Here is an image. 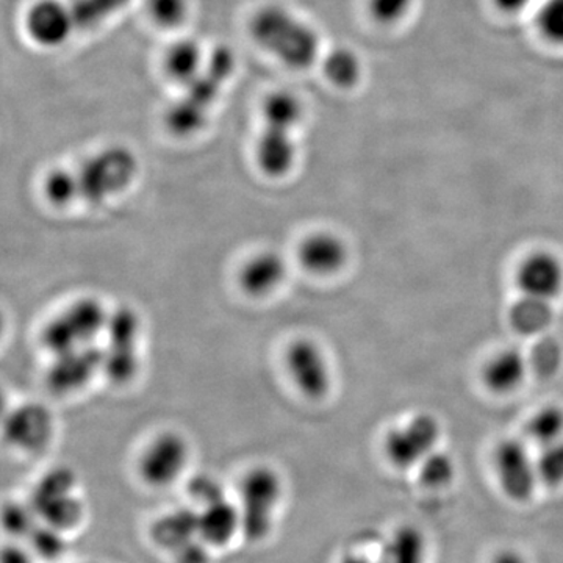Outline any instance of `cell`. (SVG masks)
<instances>
[{"label": "cell", "instance_id": "1", "mask_svg": "<svg viewBox=\"0 0 563 563\" xmlns=\"http://www.w3.org/2000/svg\"><path fill=\"white\" fill-rule=\"evenodd\" d=\"M236 58L231 47L218 46L207 57L202 73L172 103L165 114V125L177 139L198 135L209 122L211 110L220 101L221 92L232 79Z\"/></svg>", "mask_w": 563, "mask_h": 563}, {"label": "cell", "instance_id": "2", "mask_svg": "<svg viewBox=\"0 0 563 563\" xmlns=\"http://www.w3.org/2000/svg\"><path fill=\"white\" fill-rule=\"evenodd\" d=\"M263 125L255 143V162L266 177L288 176L298 161L295 132L303 118L301 99L295 92L277 90L262 106Z\"/></svg>", "mask_w": 563, "mask_h": 563}, {"label": "cell", "instance_id": "3", "mask_svg": "<svg viewBox=\"0 0 563 563\" xmlns=\"http://www.w3.org/2000/svg\"><path fill=\"white\" fill-rule=\"evenodd\" d=\"M250 31L252 40L287 68H310L320 55L317 31L284 7H263L251 18Z\"/></svg>", "mask_w": 563, "mask_h": 563}, {"label": "cell", "instance_id": "4", "mask_svg": "<svg viewBox=\"0 0 563 563\" xmlns=\"http://www.w3.org/2000/svg\"><path fill=\"white\" fill-rule=\"evenodd\" d=\"M284 477L269 465H255L243 474L236 490L242 539L258 544L273 536L285 501Z\"/></svg>", "mask_w": 563, "mask_h": 563}, {"label": "cell", "instance_id": "5", "mask_svg": "<svg viewBox=\"0 0 563 563\" xmlns=\"http://www.w3.org/2000/svg\"><path fill=\"white\" fill-rule=\"evenodd\" d=\"M136 155L125 146L103 147L90 155L76 173L77 202L99 207L129 190L139 177Z\"/></svg>", "mask_w": 563, "mask_h": 563}, {"label": "cell", "instance_id": "6", "mask_svg": "<svg viewBox=\"0 0 563 563\" xmlns=\"http://www.w3.org/2000/svg\"><path fill=\"white\" fill-rule=\"evenodd\" d=\"M110 312L98 298L74 299L51 317L40 332V343L47 354L80 350L102 340Z\"/></svg>", "mask_w": 563, "mask_h": 563}, {"label": "cell", "instance_id": "7", "mask_svg": "<svg viewBox=\"0 0 563 563\" xmlns=\"http://www.w3.org/2000/svg\"><path fill=\"white\" fill-rule=\"evenodd\" d=\"M41 523L68 533L77 531L87 517V503L77 474L69 466H55L36 481L31 498Z\"/></svg>", "mask_w": 563, "mask_h": 563}, {"label": "cell", "instance_id": "8", "mask_svg": "<svg viewBox=\"0 0 563 563\" xmlns=\"http://www.w3.org/2000/svg\"><path fill=\"white\" fill-rule=\"evenodd\" d=\"M141 333L139 313L131 307L110 312L101 344L102 376L110 383L124 385L135 379L141 365Z\"/></svg>", "mask_w": 563, "mask_h": 563}, {"label": "cell", "instance_id": "9", "mask_svg": "<svg viewBox=\"0 0 563 563\" xmlns=\"http://www.w3.org/2000/svg\"><path fill=\"white\" fill-rule=\"evenodd\" d=\"M190 461L188 440L179 432L165 431L144 444L136 462V473L141 483L151 490H166L187 474Z\"/></svg>", "mask_w": 563, "mask_h": 563}, {"label": "cell", "instance_id": "10", "mask_svg": "<svg viewBox=\"0 0 563 563\" xmlns=\"http://www.w3.org/2000/svg\"><path fill=\"white\" fill-rule=\"evenodd\" d=\"M442 428L435 417L429 413L415 415L409 421L393 428L385 435L383 450L393 468H417L439 446Z\"/></svg>", "mask_w": 563, "mask_h": 563}, {"label": "cell", "instance_id": "11", "mask_svg": "<svg viewBox=\"0 0 563 563\" xmlns=\"http://www.w3.org/2000/svg\"><path fill=\"white\" fill-rule=\"evenodd\" d=\"M55 418L44 404L27 401L11 406L0 424V439L14 453L36 455L51 446Z\"/></svg>", "mask_w": 563, "mask_h": 563}, {"label": "cell", "instance_id": "12", "mask_svg": "<svg viewBox=\"0 0 563 563\" xmlns=\"http://www.w3.org/2000/svg\"><path fill=\"white\" fill-rule=\"evenodd\" d=\"M284 365L296 390L303 398L321 401L332 390L331 361L320 343L313 339L292 340L284 354Z\"/></svg>", "mask_w": 563, "mask_h": 563}, {"label": "cell", "instance_id": "13", "mask_svg": "<svg viewBox=\"0 0 563 563\" xmlns=\"http://www.w3.org/2000/svg\"><path fill=\"white\" fill-rule=\"evenodd\" d=\"M496 479L507 498L515 503H526L532 498L540 484L536 457L528 444L521 440H503L493 453Z\"/></svg>", "mask_w": 563, "mask_h": 563}, {"label": "cell", "instance_id": "14", "mask_svg": "<svg viewBox=\"0 0 563 563\" xmlns=\"http://www.w3.org/2000/svg\"><path fill=\"white\" fill-rule=\"evenodd\" d=\"M44 380L47 390L69 396L84 390L102 374V350L99 344L51 355Z\"/></svg>", "mask_w": 563, "mask_h": 563}, {"label": "cell", "instance_id": "15", "mask_svg": "<svg viewBox=\"0 0 563 563\" xmlns=\"http://www.w3.org/2000/svg\"><path fill=\"white\" fill-rule=\"evenodd\" d=\"M29 40L41 49H58L77 31L69 3L62 0H36L24 16Z\"/></svg>", "mask_w": 563, "mask_h": 563}, {"label": "cell", "instance_id": "16", "mask_svg": "<svg viewBox=\"0 0 563 563\" xmlns=\"http://www.w3.org/2000/svg\"><path fill=\"white\" fill-rule=\"evenodd\" d=\"M299 265L317 277H331L342 272L350 261V247L342 236L329 231H317L299 243Z\"/></svg>", "mask_w": 563, "mask_h": 563}, {"label": "cell", "instance_id": "17", "mask_svg": "<svg viewBox=\"0 0 563 563\" xmlns=\"http://www.w3.org/2000/svg\"><path fill=\"white\" fill-rule=\"evenodd\" d=\"M195 510L198 514L199 537L211 550H224L242 537L239 506L229 496H222Z\"/></svg>", "mask_w": 563, "mask_h": 563}, {"label": "cell", "instance_id": "18", "mask_svg": "<svg viewBox=\"0 0 563 563\" xmlns=\"http://www.w3.org/2000/svg\"><path fill=\"white\" fill-rule=\"evenodd\" d=\"M517 284L523 296L553 302L563 290L562 262L551 252H536L518 268Z\"/></svg>", "mask_w": 563, "mask_h": 563}, {"label": "cell", "instance_id": "19", "mask_svg": "<svg viewBox=\"0 0 563 563\" xmlns=\"http://www.w3.org/2000/svg\"><path fill=\"white\" fill-rule=\"evenodd\" d=\"M287 262L279 252H255L240 268L239 285L251 298H268L279 290L287 279Z\"/></svg>", "mask_w": 563, "mask_h": 563}, {"label": "cell", "instance_id": "20", "mask_svg": "<svg viewBox=\"0 0 563 563\" xmlns=\"http://www.w3.org/2000/svg\"><path fill=\"white\" fill-rule=\"evenodd\" d=\"M201 539L195 507L184 506L162 514L151 526V540L166 554L174 555L181 548Z\"/></svg>", "mask_w": 563, "mask_h": 563}, {"label": "cell", "instance_id": "21", "mask_svg": "<svg viewBox=\"0 0 563 563\" xmlns=\"http://www.w3.org/2000/svg\"><path fill=\"white\" fill-rule=\"evenodd\" d=\"M379 550L384 563L428 562V539L422 529L415 525L393 529Z\"/></svg>", "mask_w": 563, "mask_h": 563}, {"label": "cell", "instance_id": "22", "mask_svg": "<svg viewBox=\"0 0 563 563\" xmlns=\"http://www.w3.org/2000/svg\"><path fill=\"white\" fill-rule=\"evenodd\" d=\"M206 62L207 57L198 41L184 38L168 47L163 58V69L174 84L187 87L202 73Z\"/></svg>", "mask_w": 563, "mask_h": 563}, {"label": "cell", "instance_id": "23", "mask_svg": "<svg viewBox=\"0 0 563 563\" xmlns=\"http://www.w3.org/2000/svg\"><path fill=\"white\" fill-rule=\"evenodd\" d=\"M528 366V358L520 351L514 350V347L504 350L485 365L484 383L495 393L517 390L525 380Z\"/></svg>", "mask_w": 563, "mask_h": 563}, {"label": "cell", "instance_id": "24", "mask_svg": "<svg viewBox=\"0 0 563 563\" xmlns=\"http://www.w3.org/2000/svg\"><path fill=\"white\" fill-rule=\"evenodd\" d=\"M322 73L333 87L352 90L362 80L363 63L354 49L336 47L322 60Z\"/></svg>", "mask_w": 563, "mask_h": 563}, {"label": "cell", "instance_id": "25", "mask_svg": "<svg viewBox=\"0 0 563 563\" xmlns=\"http://www.w3.org/2000/svg\"><path fill=\"white\" fill-rule=\"evenodd\" d=\"M553 317L551 302L528 298V296L515 302L509 313L510 324L515 331L523 335H540L550 328Z\"/></svg>", "mask_w": 563, "mask_h": 563}, {"label": "cell", "instance_id": "26", "mask_svg": "<svg viewBox=\"0 0 563 563\" xmlns=\"http://www.w3.org/2000/svg\"><path fill=\"white\" fill-rule=\"evenodd\" d=\"M129 3L131 0H73L69 7L77 31H92Z\"/></svg>", "mask_w": 563, "mask_h": 563}, {"label": "cell", "instance_id": "27", "mask_svg": "<svg viewBox=\"0 0 563 563\" xmlns=\"http://www.w3.org/2000/svg\"><path fill=\"white\" fill-rule=\"evenodd\" d=\"M40 523L31 501H9L0 507V528L13 540H29Z\"/></svg>", "mask_w": 563, "mask_h": 563}, {"label": "cell", "instance_id": "28", "mask_svg": "<svg viewBox=\"0 0 563 563\" xmlns=\"http://www.w3.org/2000/svg\"><path fill=\"white\" fill-rule=\"evenodd\" d=\"M41 192L54 209H69L77 202L76 173L70 168H54L41 181Z\"/></svg>", "mask_w": 563, "mask_h": 563}, {"label": "cell", "instance_id": "29", "mask_svg": "<svg viewBox=\"0 0 563 563\" xmlns=\"http://www.w3.org/2000/svg\"><path fill=\"white\" fill-rule=\"evenodd\" d=\"M418 481L428 490H442L454 483L457 466L454 459L435 450L417 466Z\"/></svg>", "mask_w": 563, "mask_h": 563}, {"label": "cell", "instance_id": "30", "mask_svg": "<svg viewBox=\"0 0 563 563\" xmlns=\"http://www.w3.org/2000/svg\"><path fill=\"white\" fill-rule=\"evenodd\" d=\"M533 11V27L540 38L563 47V0H540Z\"/></svg>", "mask_w": 563, "mask_h": 563}, {"label": "cell", "instance_id": "31", "mask_svg": "<svg viewBox=\"0 0 563 563\" xmlns=\"http://www.w3.org/2000/svg\"><path fill=\"white\" fill-rule=\"evenodd\" d=\"M526 435L539 448L563 439V410L548 406L539 410L526 426Z\"/></svg>", "mask_w": 563, "mask_h": 563}, {"label": "cell", "instance_id": "32", "mask_svg": "<svg viewBox=\"0 0 563 563\" xmlns=\"http://www.w3.org/2000/svg\"><path fill=\"white\" fill-rule=\"evenodd\" d=\"M66 533L58 531L44 523H40L38 528L29 537V550L35 554L40 561H57L68 551V539Z\"/></svg>", "mask_w": 563, "mask_h": 563}, {"label": "cell", "instance_id": "33", "mask_svg": "<svg viewBox=\"0 0 563 563\" xmlns=\"http://www.w3.org/2000/svg\"><path fill=\"white\" fill-rule=\"evenodd\" d=\"M152 22L165 31L180 27L190 13V0H146Z\"/></svg>", "mask_w": 563, "mask_h": 563}, {"label": "cell", "instance_id": "34", "mask_svg": "<svg viewBox=\"0 0 563 563\" xmlns=\"http://www.w3.org/2000/svg\"><path fill=\"white\" fill-rule=\"evenodd\" d=\"M540 484L559 487L563 484V439L540 448L536 455Z\"/></svg>", "mask_w": 563, "mask_h": 563}, {"label": "cell", "instance_id": "35", "mask_svg": "<svg viewBox=\"0 0 563 563\" xmlns=\"http://www.w3.org/2000/svg\"><path fill=\"white\" fill-rule=\"evenodd\" d=\"M417 0H368L366 9L376 24L393 27L412 13Z\"/></svg>", "mask_w": 563, "mask_h": 563}, {"label": "cell", "instance_id": "36", "mask_svg": "<svg viewBox=\"0 0 563 563\" xmlns=\"http://www.w3.org/2000/svg\"><path fill=\"white\" fill-rule=\"evenodd\" d=\"M188 499L190 506L198 509V507L206 506L214 499H220L222 496H228L220 479L211 476V474H196L188 481Z\"/></svg>", "mask_w": 563, "mask_h": 563}, {"label": "cell", "instance_id": "37", "mask_svg": "<svg viewBox=\"0 0 563 563\" xmlns=\"http://www.w3.org/2000/svg\"><path fill=\"white\" fill-rule=\"evenodd\" d=\"M562 352L554 340H542L533 347L531 365L542 376H551L561 365Z\"/></svg>", "mask_w": 563, "mask_h": 563}, {"label": "cell", "instance_id": "38", "mask_svg": "<svg viewBox=\"0 0 563 563\" xmlns=\"http://www.w3.org/2000/svg\"><path fill=\"white\" fill-rule=\"evenodd\" d=\"M213 553L209 544L202 542L201 539L195 540L187 547L181 548L176 554L172 555L174 563H211L213 562Z\"/></svg>", "mask_w": 563, "mask_h": 563}, {"label": "cell", "instance_id": "39", "mask_svg": "<svg viewBox=\"0 0 563 563\" xmlns=\"http://www.w3.org/2000/svg\"><path fill=\"white\" fill-rule=\"evenodd\" d=\"M38 559L29 550V547H22L20 543L3 544L0 548V563H36Z\"/></svg>", "mask_w": 563, "mask_h": 563}, {"label": "cell", "instance_id": "40", "mask_svg": "<svg viewBox=\"0 0 563 563\" xmlns=\"http://www.w3.org/2000/svg\"><path fill=\"white\" fill-rule=\"evenodd\" d=\"M540 0H492L493 7L504 16H518L528 10H533Z\"/></svg>", "mask_w": 563, "mask_h": 563}, {"label": "cell", "instance_id": "41", "mask_svg": "<svg viewBox=\"0 0 563 563\" xmlns=\"http://www.w3.org/2000/svg\"><path fill=\"white\" fill-rule=\"evenodd\" d=\"M336 563H384L380 558V550L369 553V551L362 550V548H352V550L344 551L340 555Z\"/></svg>", "mask_w": 563, "mask_h": 563}, {"label": "cell", "instance_id": "42", "mask_svg": "<svg viewBox=\"0 0 563 563\" xmlns=\"http://www.w3.org/2000/svg\"><path fill=\"white\" fill-rule=\"evenodd\" d=\"M490 563H529V561L521 551L514 550V548H503L493 555Z\"/></svg>", "mask_w": 563, "mask_h": 563}, {"label": "cell", "instance_id": "43", "mask_svg": "<svg viewBox=\"0 0 563 563\" xmlns=\"http://www.w3.org/2000/svg\"><path fill=\"white\" fill-rule=\"evenodd\" d=\"M11 404L5 388L0 387V424L5 420L7 413L10 412Z\"/></svg>", "mask_w": 563, "mask_h": 563}, {"label": "cell", "instance_id": "44", "mask_svg": "<svg viewBox=\"0 0 563 563\" xmlns=\"http://www.w3.org/2000/svg\"><path fill=\"white\" fill-rule=\"evenodd\" d=\"M7 328H9V320H7V314L0 309V343H2L3 336H5Z\"/></svg>", "mask_w": 563, "mask_h": 563}]
</instances>
